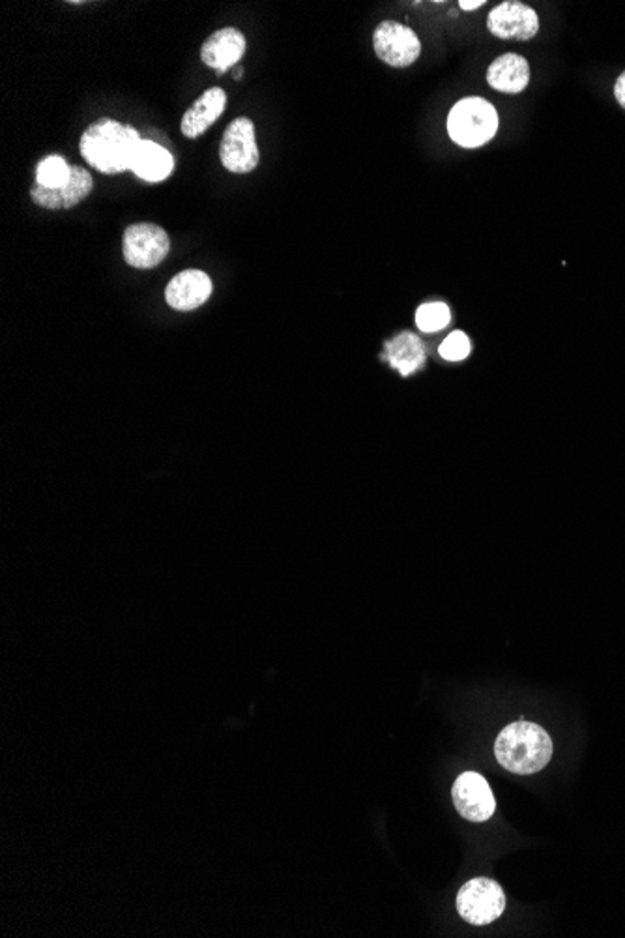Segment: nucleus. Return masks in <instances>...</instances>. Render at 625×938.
<instances>
[{
    "mask_svg": "<svg viewBox=\"0 0 625 938\" xmlns=\"http://www.w3.org/2000/svg\"><path fill=\"white\" fill-rule=\"evenodd\" d=\"M140 140L137 129L128 124L100 118L87 128L79 148L87 163L100 173L121 174L132 171Z\"/></svg>",
    "mask_w": 625,
    "mask_h": 938,
    "instance_id": "obj_1",
    "label": "nucleus"
},
{
    "mask_svg": "<svg viewBox=\"0 0 625 938\" xmlns=\"http://www.w3.org/2000/svg\"><path fill=\"white\" fill-rule=\"evenodd\" d=\"M495 755L505 770L529 776L549 765L553 741L547 731L536 723L518 722L498 734Z\"/></svg>",
    "mask_w": 625,
    "mask_h": 938,
    "instance_id": "obj_2",
    "label": "nucleus"
},
{
    "mask_svg": "<svg viewBox=\"0 0 625 938\" xmlns=\"http://www.w3.org/2000/svg\"><path fill=\"white\" fill-rule=\"evenodd\" d=\"M498 113L484 98H465L447 115V134L463 148L487 145L497 135Z\"/></svg>",
    "mask_w": 625,
    "mask_h": 938,
    "instance_id": "obj_3",
    "label": "nucleus"
},
{
    "mask_svg": "<svg viewBox=\"0 0 625 938\" xmlns=\"http://www.w3.org/2000/svg\"><path fill=\"white\" fill-rule=\"evenodd\" d=\"M457 911L461 918L473 926H487L500 918L505 911L504 890L498 882L479 877L466 882L457 894Z\"/></svg>",
    "mask_w": 625,
    "mask_h": 938,
    "instance_id": "obj_4",
    "label": "nucleus"
},
{
    "mask_svg": "<svg viewBox=\"0 0 625 938\" xmlns=\"http://www.w3.org/2000/svg\"><path fill=\"white\" fill-rule=\"evenodd\" d=\"M124 259L134 269L148 270L158 267L171 251V240L160 225L134 224L124 230L122 238Z\"/></svg>",
    "mask_w": 625,
    "mask_h": 938,
    "instance_id": "obj_5",
    "label": "nucleus"
},
{
    "mask_svg": "<svg viewBox=\"0 0 625 938\" xmlns=\"http://www.w3.org/2000/svg\"><path fill=\"white\" fill-rule=\"evenodd\" d=\"M219 158L229 173L246 174L255 171L261 160L257 147L255 126L248 116L230 122L225 129Z\"/></svg>",
    "mask_w": 625,
    "mask_h": 938,
    "instance_id": "obj_6",
    "label": "nucleus"
},
{
    "mask_svg": "<svg viewBox=\"0 0 625 938\" xmlns=\"http://www.w3.org/2000/svg\"><path fill=\"white\" fill-rule=\"evenodd\" d=\"M373 45L377 57L391 68H407L420 58V38L412 29L397 21H383L375 29Z\"/></svg>",
    "mask_w": 625,
    "mask_h": 938,
    "instance_id": "obj_7",
    "label": "nucleus"
},
{
    "mask_svg": "<svg viewBox=\"0 0 625 938\" xmlns=\"http://www.w3.org/2000/svg\"><path fill=\"white\" fill-rule=\"evenodd\" d=\"M452 799L461 817L473 823H486L497 810V800L492 796L491 786L481 773H461L453 786Z\"/></svg>",
    "mask_w": 625,
    "mask_h": 938,
    "instance_id": "obj_8",
    "label": "nucleus"
},
{
    "mask_svg": "<svg viewBox=\"0 0 625 938\" xmlns=\"http://www.w3.org/2000/svg\"><path fill=\"white\" fill-rule=\"evenodd\" d=\"M487 29L492 36L502 39H532L539 31V18L523 2H502L491 10L487 18Z\"/></svg>",
    "mask_w": 625,
    "mask_h": 938,
    "instance_id": "obj_9",
    "label": "nucleus"
},
{
    "mask_svg": "<svg viewBox=\"0 0 625 938\" xmlns=\"http://www.w3.org/2000/svg\"><path fill=\"white\" fill-rule=\"evenodd\" d=\"M92 188H94V180L89 171L83 167L71 166V180L65 188L47 190L44 185L34 182L31 197L36 205L47 211H65V208H73L83 199L89 197Z\"/></svg>",
    "mask_w": 625,
    "mask_h": 938,
    "instance_id": "obj_10",
    "label": "nucleus"
},
{
    "mask_svg": "<svg viewBox=\"0 0 625 938\" xmlns=\"http://www.w3.org/2000/svg\"><path fill=\"white\" fill-rule=\"evenodd\" d=\"M212 294V281L201 270H184L169 281L166 301L177 312H192L203 306Z\"/></svg>",
    "mask_w": 625,
    "mask_h": 938,
    "instance_id": "obj_11",
    "label": "nucleus"
},
{
    "mask_svg": "<svg viewBox=\"0 0 625 938\" xmlns=\"http://www.w3.org/2000/svg\"><path fill=\"white\" fill-rule=\"evenodd\" d=\"M243 53H246V36L235 26L219 29L201 47L203 63L214 68L217 76H221L229 70L230 66L240 63Z\"/></svg>",
    "mask_w": 625,
    "mask_h": 938,
    "instance_id": "obj_12",
    "label": "nucleus"
},
{
    "mask_svg": "<svg viewBox=\"0 0 625 938\" xmlns=\"http://www.w3.org/2000/svg\"><path fill=\"white\" fill-rule=\"evenodd\" d=\"M225 105H227V94L224 89L212 87L206 90L205 94L198 98L197 102L193 103L182 116V124H180L182 134L188 139H197L219 116L224 115Z\"/></svg>",
    "mask_w": 625,
    "mask_h": 938,
    "instance_id": "obj_13",
    "label": "nucleus"
},
{
    "mask_svg": "<svg viewBox=\"0 0 625 938\" xmlns=\"http://www.w3.org/2000/svg\"><path fill=\"white\" fill-rule=\"evenodd\" d=\"M530 66L526 58L515 53L498 57L487 70V83L504 94H519L529 87Z\"/></svg>",
    "mask_w": 625,
    "mask_h": 938,
    "instance_id": "obj_14",
    "label": "nucleus"
},
{
    "mask_svg": "<svg viewBox=\"0 0 625 938\" xmlns=\"http://www.w3.org/2000/svg\"><path fill=\"white\" fill-rule=\"evenodd\" d=\"M173 169V154L154 140H140L137 154H135L134 166H132L135 177L154 184V182H161L167 177H171Z\"/></svg>",
    "mask_w": 625,
    "mask_h": 938,
    "instance_id": "obj_15",
    "label": "nucleus"
},
{
    "mask_svg": "<svg viewBox=\"0 0 625 938\" xmlns=\"http://www.w3.org/2000/svg\"><path fill=\"white\" fill-rule=\"evenodd\" d=\"M386 357L391 368H396L401 375L409 377L410 373L420 370L425 362V349L420 339L405 332L386 343Z\"/></svg>",
    "mask_w": 625,
    "mask_h": 938,
    "instance_id": "obj_16",
    "label": "nucleus"
},
{
    "mask_svg": "<svg viewBox=\"0 0 625 938\" xmlns=\"http://www.w3.org/2000/svg\"><path fill=\"white\" fill-rule=\"evenodd\" d=\"M71 180V167L66 163L63 156H49L39 161L36 171V184L44 185L47 190H60Z\"/></svg>",
    "mask_w": 625,
    "mask_h": 938,
    "instance_id": "obj_17",
    "label": "nucleus"
},
{
    "mask_svg": "<svg viewBox=\"0 0 625 938\" xmlns=\"http://www.w3.org/2000/svg\"><path fill=\"white\" fill-rule=\"evenodd\" d=\"M450 319H452L450 307L446 304H442V302L423 304L416 312V325H418L421 332L425 334L441 332V330H444L450 325Z\"/></svg>",
    "mask_w": 625,
    "mask_h": 938,
    "instance_id": "obj_18",
    "label": "nucleus"
},
{
    "mask_svg": "<svg viewBox=\"0 0 625 938\" xmlns=\"http://www.w3.org/2000/svg\"><path fill=\"white\" fill-rule=\"evenodd\" d=\"M470 339L463 332H453L447 336L441 346V357L447 362H461L470 354Z\"/></svg>",
    "mask_w": 625,
    "mask_h": 938,
    "instance_id": "obj_19",
    "label": "nucleus"
},
{
    "mask_svg": "<svg viewBox=\"0 0 625 938\" xmlns=\"http://www.w3.org/2000/svg\"><path fill=\"white\" fill-rule=\"evenodd\" d=\"M614 97L618 100L620 105L625 109V71L618 77L616 84H614Z\"/></svg>",
    "mask_w": 625,
    "mask_h": 938,
    "instance_id": "obj_20",
    "label": "nucleus"
},
{
    "mask_svg": "<svg viewBox=\"0 0 625 938\" xmlns=\"http://www.w3.org/2000/svg\"><path fill=\"white\" fill-rule=\"evenodd\" d=\"M459 7L463 8V10H466V12H470V10H476V8L486 7V0H478V2H468V0H463V2H459Z\"/></svg>",
    "mask_w": 625,
    "mask_h": 938,
    "instance_id": "obj_21",
    "label": "nucleus"
}]
</instances>
